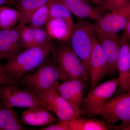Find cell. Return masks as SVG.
<instances>
[{"instance_id":"cell-30","label":"cell","mask_w":130,"mask_h":130,"mask_svg":"<svg viewBox=\"0 0 130 130\" xmlns=\"http://www.w3.org/2000/svg\"><path fill=\"white\" fill-rule=\"evenodd\" d=\"M92 4L94 5H100L101 4L102 0H90Z\"/></svg>"},{"instance_id":"cell-33","label":"cell","mask_w":130,"mask_h":130,"mask_svg":"<svg viewBox=\"0 0 130 130\" xmlns=\"http://www.w3.org/2000/svg\"><path fill=\"white\" fill-rule=\"evenodd\" d=\"M2 102L1 100H0V109H1V107L2 106ZM0 130H1V128H0Z\"/></svg>"},{"instance_id":"cell-1","label":"cell","mask_w":130,"mask_h":130,"mask_svg":"<svg viewBox=\"0 0 130 130\" xmlns=\"http://www.w3.org/2000/svg\"><path fill=\"white\" fill-rule=\"evenodd\" d=\"M58 80L67 81L54 56L50 55L35 71L25 74L18 81L19 87L37 96L49 90L57 92Z\"/></svg>"},{"instance_id":"cell-11","label":"cell","mask_w":130,"mask_h":130,"mask_svg":"<svg viewBox=\"0 0 130 130\" xmlns=\"http://www.w3.org/2000/svg\"><path fill=\"white\" fill-rule=\"evenodd\" d=\"M129 41L123 33L120 38V51L117 63V70L119 75L118 94L130 91Z\"/></svg>"},{"instance_id":"cell-22","label":"cell","mask_w":130,"mask_h":130,"mask_svg":"<svg viewBox=\"0 0 130 130\" xmlns=\"http://www.w3.org/2000/svg\"><path fill=\"white\" fill-rule=\"evenodd\" d=\"M48 4L49 9V20L55 18L64 19L73 26L74 21L71 13L63 0H50Z\"/></svg>"},{"instance_id":"cell-15","label":"cell","mask_w":130,"mask_h":130,"mask_svg":"<svg viewBox=\"0 0 130 130\" xmlns=\"http://www.w3.org/2000/svg\"><path fill=\"white\" fill-rule=\"evenodd\" d=\"M21 123L34 126H47L57 122V118L50 111L42 106L28 108L22 112Z\"/></svg>"},{"instance_id":"cell-2","label":"cell","mask_w":130,"mask_h":130,"mask_svg":"<svg viewBox=\"0 0 130 130\" xmlns=\"http://www.w3.org/2000/svg\"><path fill=\"white\" fill-rule=\"evenodd\" d=\"M58 45L54 39L40 46L25 50L2 64L4 72L18 79L40 66Z\"/></svg>"},{"instance_id":"cell-29","label":"cell","mask_w":130,"mask_h":130,"mask_svg":"<svg viewBox=\"0 0 130 130\" xmlns=\"http://www.w3.org/2000/svg\"><path fill=\"white\" fill-rule=\"evenodd\" d=\"M19 0H8L6 4L9 6H14L16 3Z\"/></svg>"},{"instance_id":"cell-23","label":"cell","mask_w":130,"mask_h":130,"mask_svg":"<svg viewBox=\"0 0 130 130\" xmlns=\"http://www.w3.org/2000/svg\"><path fill=\"white\" fill-rule=\"evenodd\" d=\"M20 18V13L16 8L3 5L0 6V26L1 29L15 26Z\"/></svg>"},{"instance_id":"cell-6","label":"cell","mask_w":130,"mask_h":130,"mask_svg":"<svg viewBox=\"0 0 130 130\" xmlns=\"http://www.w3.org/2000/svg\"><path fill=\"white\" fill-rule=\"evenodd\" d=\"M119 84V77L98 85L91 90L86 98L83 100L80 109L83 115L88 113L99 115L106 103L116 91Z\"/></svg>"},{"instance_id":"cell-5","label":"cell","mask_w":130,"mask_h":130,"mask_svg":"<svg viewBox=\"0 0 130 130\" xmlns=\"http://www.w3.org/2000/svg\"><path fill=\"white\" fill-rule=\"evenodd\" d=\"M99 115L106 120L109 124L123 121L117 129L130 130V91L110 98L103 107Z\"/></svg>"},{"instance_id":"cell-12","label":"cell","mask_w":130,"mask_h":130,"mask_svg":"<svg viewBox=\"0 0 130 130\" xmlns=\"http://www.w3.org/2000/svg\"><path fill=\"white\" fill-rule=\"evenodd\" d=\"M84 81L81 79H73L64 81L59 84L56 92L80 115H83L80 108L84 100Z\"/></svg>"},{"instance_id":"cell-28","label":"cell","mask_w":130,"mask_h":130,"mask_svg":"<svg viewBox=\"0 0 130 130\" xmlns=\"http://www.w3.org/2000/svg\"><path fill=\"white\" fill-rule=\"evenodd\" d=\"M127 1L128 0H113L112 11L121 6Z\"/></svg>"},{"instance_id":"cell-20","label":"cell","mask_w":130,"mask_h":130,"mask_svg":"<svg viewBox=\"0 0 130 130\" xmlns=\"http://www.w3.org/2000/svg\"><path fill=\"white\" fill-rule=\"evenodd\" d=\"M68 130H108L111 129L112 125L95 119L83 118L77 117L67 121Z\"/></svg>"},{"instance_id":"cell-34","label":"cell","mask_w":130,"mask_h":130,"mask_svg":"<svg viewBox=\"0 0 130 130\" xmlns=\"http://www.w3.org/2000/svg\"><path fill=\"white\" fill-rule=\"evenodd\" d=\"M1 26H0V31H1Z\"/></svg>"},{"instance_id":"cell-8","label":"cell","mask_w":130,"mask_h":130,"mask_svg":"<svg viewBox=\"0 0 130 130\" xmlns=\"http://www.w3.org/2000/svg\"><path fill=\"white\" fill-rule=\"evenodd\" d=\"M37 98L43 106L53 112L59 121H69L80 116L61 96L56 91L49 90L40 93Z\"/></svg>"},{"instance_id":"cell-32","label":"cell","mask_w":130,"mask_h":130,"mask_svg":"<svg viewBox=\"0 0 130 130\" xmlns=\"http://www.w3.org/2000/svg\"><path fill=\"white\" fill-rule=\"evenodd\" d=\"M81 1L88 3H89L90 2V0H81Z\"/></svg>"},{"instance_id":"cell-14","label":"cell","mask_w":130,"mask_h":130,"mask_svg":"<svg viewBox=\"0 0 130 130\" xmlns=\"http://www.w3.org/2000/svg\"><path fill=\"white\" fill-rule=\"evenodd\" d=\"M96 38L102 49L107 63L108 73L117 70V63L120 51L118 34H102L96 35Z\"/></svg>"},{"instance_id":"cell-25","label":"cell","mask_w":130,"mask_h":130,"mask_svg":"<svg viewBox=\"0 0 130 130\" xmlns=\"http://www.w3.org/2000/svg\"><path fill=\"white\" fill-rule=\"evenodd\" d=\"M13 85L19 87L18 81L7 75L2 69V64H0V85Z\"/></svg>"},{"instance_id":"cell-16","label":"cell","mask_w":130,"mask_h":130,"mask_svg":"<svg viewBox=\"0 0 130 130\" xmlns=\"http://www.w3.org/2000/svg\"><path fill=\"white\" fill-rule=\"evenodd\" d=\"M71 13L79 19L96 21L107 12L100 6L94 7L81 0H63Z\"/></svg>"},{"instance_id":"cell-19","label":"cell","mask_w":130,"mask_h":130,"mask_svg":"<svg viewBox=\"0 0 130 130\" xmlns=\"http://www.w3.org/2000/svg\"><path fill=\"white\" fill-rule=\"evenodd\" d=\"M0 128L1 130L26 129L13 107L3 102L0 109Z\"/></svg>"},{"instance_id":"cell-13","label":"cell","mask_w":130,"mask_h":130,"mask_svg":"<svg viewBox=\"0 0 130 130\" xmlns=\"http://www.w3.org/2000/svg\"><path fill=\"white\" fill-rule=\"evenodd\" d=\"M89 68L91 90L98 84L108 72L106 59L96 38L94 42L90 58Z\"/></svg>"},{"instance_id":"cell-3","label":"cell","mask_w":130,"mask_h":130,"mask_svg":"<svg viewBox=\"0 0 130 130\" xmlns=\"http://www.w3.org/2000/svg\"><path fill=\"white\" fill-rule=\"evenodd\" d=\"M58 66L67 80L81 79L86 81L88 68L70 46L68 41H61L52 52Z\"/></svg>"},{"instance_id":"cell-31","label":"cell","mask_w":130,"mask_h":130,"mask_svg":"<svg viewBox=\"0 0 130 130\" xmlns=\"http://www.w3.org/2000/svg\"><path fill=\"white\" fill-rule=\"evenodd\" d=\"M8 0H0V6L5 4H6Z\"/></svg>"},{"instance_id":"cell-18","label":"cell","mask_w":130,"mask_h":130,"mask_svg":"<svg viewBox=\"0 0 130 130\" xmlns=\"http://www.w3.org/2000/svg\"><path fill=\"white\" fill-rule=\"evenodd\" d=\"M45 26L50 36L61 42L68 41L73 27L67 20L61 18L49 20Z\"/></svg>"},{"instance_id":"cell-27","label":"cell","mask_w":130,"mask_h":130,"mask_svg":"<svg viewBox=\"0 0 130 130\" xmlns=\"http://www.w3.org/2000/svg\"><path fill=\"white\" fill-rule=\"evenodd\" d=\"M123 33L128 38V40H130V19L128 20L127 23L124 29Z\"/></svg>"},{"instance_id":"cell-4","label":"cell","mask_w":130,"mask_h":130,"mask_svg":"<svg viewBox=\"0 0 130 130\" xmlns=\"http://www.w3.org/2000/svg\"><path fill=\"white\" fill-rule=\"evenodd\" d=\"M95 38L94 24L79 19L74 24L68 41L70 46L89 69L90 58Z\"/></svg>"},{"instance_id":"cell-10","label":"cell","mask_w":130,"mask_h":130,"mask_svg":"<svg viewBox=\"0 0 130 130\" xmlns=\"http://www.w3.org/2000/svg\"><path fill=\"white\" fill-rule=\"evenodd\" d=\"M24 25L19 24L12 28L1 30L0 61L8 60L25 50L21 39Z\"/></svg>"},{"instance_id":"cell-9","label":"cell","mask_w":130,"mask_h":130,"mask_svg":"<svg viewBox=\"0 0 130 130\" xmlns=\"http://www.w3.org/2000/svg\"><path fill=\"white\" fill-rule=\"evenodd\" d=\"M0 99L6 105L13 107L28 108L43 106L37 96L15 85H0Z\"/></svg>"},{"instance_id":"cell-21","label":"cell","mask_w":130,"mask_h":130,"mask_svg":"<svg viewBox=\"0 0 130 130\" xmlns=\"http://www.w3.org/2000/svg\"><path fill=\"white\" fill-rule=\"evenodd\" d=\"M50 0H19L13 6L20 13L19 22L26 25L32 13L42 6L46 5Z\"/></svg>"},{"instance_id":"cell-26","label":"cell","mask_w":130,"mask_h":130,"mask_svg":"<svg viewBox=\"0 0 130 130\" xmlns=\"http://www.w3.org/2000/svg\"><path fill=\"white\" fill-rule=\"evenodd\" d=\"M113 0H102L100 6L106 12L111 11L112 10Z\"/></svg>"},{"instance_id":"cell-7","label":"cell","mask_w":130,"mask_h":130,"mask_svg":"<svg viewBox=\"0 0 130 130\" xmlns=\"http://www.w3.org/2000/svg\"><path fill=\"white\" fill-rule=\"evenodd\" d=\"M130 19V0L118 8L107 12L94 24L95 34H118L124 30Z\"/></svg>"},{"instance_id":"cell-24","label":"cell","mask_w":130,"mask_h":130,"mask_svg":"<svg viewBox=\"0 0 130 130\" xmlns=\"http://www.w3.org/2000/svg\"><path fill=\"white\" fill-rule=\"evenodd\" d=\"M48 3L38 8L32 13L28 22L29 25L35 27H44L46 25L49 19Z\"/></svg>"},{"instance_id":"cell-17","label":"cell","mask_w":130,"mask_h":130,"mask_svg":"<svg viewBox=\"0 0 130 130\" xmlns=\"http://www.w3.org/2000/svg\"><path fill=\"white\" fill-rule=\"evenodd\" d=\"M52 39L44 27L24 25L22 28L21 39L25 49L45 44Z\"/></svg>"}]
</instances>
